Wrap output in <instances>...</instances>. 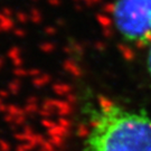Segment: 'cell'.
Segmentation results:
<instances>
[{
    "instance_id": "7a4b0ae2",
    "label": "cell",
    "mask_w": 151,
    "mask_h": 151,
    "mask_svg": "<svg viewBox=\"0 0 151 151\" xmlns=\"http://www.w3.org/2000/svg\"><path fill=\"white\" fill-rule=\"evenodd\" d=\"M114 27L125 42L151 43V0H114Z\"/></svg>"
},
{
    "instance_id": "3957f363",
    "label": "cell",
    "mask_w": 151,
    "mask_h": 151,
    "mask_svg": "<svg viewBox=\"0 0 151 151\" xmlns=\"http://www.w3.org/2000/svg\"><path fill=\"white\" fill-rule=\"evenodd\" d=\"M147 66H148V72L151 77V43L150 47H149V53H148V58H147Z\"/></svg>"
},
{
    "instance_id": "6da1fadb",
    "label": "cell",
    "mask_w": 151,
    "mask_h": 151,
    "mask_svg": "<svg viewBox=\"0 0 151 151\" xmlns=\"http://www.w3.org/2000/svg\"><path fill=\"white\" fill-rule=\"evenodd\" d=\"M84 151H151V118L104 101L91 112Z\"/></svg>"
}]
</instances>
